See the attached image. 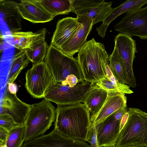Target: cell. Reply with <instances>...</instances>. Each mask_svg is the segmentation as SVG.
I'll list each match as a JSON object with an SVG mask.
<instances>
[{
    "label": "cell",
    "mask_w": 147,
    "mask_h": 147,
    "mask_svg": "<svg viewBox=\"0 0 147 147\" xmlns=\"http://www.w3.org/2000/svg\"><path fill=\"white\" fill-rule=\"evenodd\" d=\"M56 111L55 130L65 137L86 142L92 122L85 105H58Z\"/></svg>",
    "instance_id": "cell-1"
},
{
    "label": "cell",
    "mask_w": 147,
    "mask_h": 147,
    "mask_svg": "<svg viewBox=\"0 0 147 147\" xmlns=\"http://www.w3.org/2000/svg\"><path fill=\"white\" fill-rule=\"evenodd\" d=\"M109 57L103 44L94 38L87 42L77 57L85 81L93 84L107 76Z\"/></svg>",
    "instance_id": "cell-2"
},
{
    "label": "cell",
    "mask_w": 147,
    "mask_h": 147,
    "mask_svg": "<svg viewBox=\"0 0 147 147\" xmlns=\"http://www.w3.org/2000/svg\"><path fill=\"white\" fill-rule=\"evenodd\" d=\"M127 121L120 132L115 147H147V113L131 108Z\"/></svg>",
    "instance_id": "cell-3"
},
{
    "label": "cell",
    "mask_w": 147,
    "mask_h": 147,
    "mask_svg": "<svg viewBox=\"0 0 147 147\" xmlns=\"http://www.w3.org/2000/svg\"><path fill=\"white\" fill-rule=\"evenodd\" d=\"M56 108L50 101L44 99L31 105V108L25 125V142L31 140L44 134L56 119Z\"/></svg>",
    "instance_id": "cell-4"
},
{
    "label": "cell",
    "mask_w": 147,
    "mask_h": 147,
    "mask_svg": "<svg viewBox=\"0 0 147 147\" xmlns=\"http://www.w3.org/2000/svg\"><path fill=\"white\" fill-rule=\"evenodd\" d=\"M44 61L49 69L56 83L65 80L70 75L76 76L80 83L85 82L77 57H69L50 44Z\"/></svg>",
    "instance_id": "cell-5"
},
{
    "label": "cell",
    "mask_w": 147,
    "mask_h": 147,
    "mask_svg": "<svg viewBox=\"0 0 147 147\" xmlns=\"http://www.w3.org/2000/svg\"><path fill=\"white\" fill-rule=\"evenodd\" d=\"M55 83L53 74L44 61L33 64L26 73L25 87L28 92L35 98H44L50 88Z\"/></svg>",
    "instance_id": "cell-6"
},
{
    "label": "cell",
    "mask_w": 147,
    "mask_h": 147,
    "mask_svg": "<svg viewBox=\"0 0 147 147\" xmlns=\"http://www.w3.org/2000/svg\"><path fill=\"white\" fill-rule=\"evenodd\" d=\"M92 85L86 81L74 86L56 82L50 88L44 98L57 105L83 102Z\"/></svg>",
    "instance_id": "cell-7"
},
{
    "label": "cell",
    "mask_w": 147,
    "mask_h": 147,
    "mask_svg": "<svg viewBox=\"0 0 147 147\" xmlns=\"http://www.w3.org/2000/svg\"><path fill=\"white\" fill-rule=\"evenodd\" d=\"M115 30L132 37L147 39V6L127 13L115 26Z\"/></svg>",
    "instance_id": "cell-8"
},
{
    "label": "cell",
    "mask_w": 147,
    "mask_h": 147,
    "mask_svg": "<svg viewBox=\"0 0 147 147\" xmlns=\"http://www.w3.org/2000/svg\"><path fill=\"white\" fill-rule=\"evenodd\" d=\"M115 47L123 63L127 78L126 84L132 88L136 86L133 63L136 53V41L130 36L119 33L114 39Z\"/></svg>",
    "instance_id": "cell-9"
},
{
    "label": "cell",
    "mask_w": 147,
    "mask_h": 147,
    "mask_svg": "<svg viewBox=\"0 0 147 147\" xmlns=\"http://www.w3.org/2000/svg\"><path fill=\"white\" fill-rule=\"evenodd\" d=\"M104 0H71L72 12L77 16H86L92 20L93 25L103 22L112 10V2Z\"/></svg>",
    "instance_id": "cell-10"
},
{
    "label": "cell",
    "mask_w": 147,
    "mask_h": 147,
    "mask_svg": "<svg viewBox=\"0 0 147 147\" xmlns=\"http://www.w3.org/2000/svg\"><path fill=\"white\" fill-rule=\"evenodd\" d=\"M22 147H90L85 141L65 137L54 129L49 134L25 142Z\"/></svg>",
    "instance_id": "cell-11"
},
{
    "label": "cell",
    "mask_w": 147,
    "mask_h": 147,
    "mask_svg": "<svg viewBox=\"0 0 147 147\" xmlns=\"http://www.w3.org/2000/svg\"><path fill=\"white\" fill-rule=\"evenodd\" d=\"M0 107V114L8 113L16 124L20 125L25 124L31 110V105L22 102L18 97L16 94H12L7 90Z\"/></svg>",
    "instance_id": "cell-12"
},
{
    "label": "cell",
    "mask_w": 147,
    "mask_h": 147,
    "mask_svg": "<svg viewBox=\"0 0 147 147\" xmlns=\"http://www.w3.org/2000/svg\"><path fill=\"white\" fill-rule=\"evenodd\" d=\"M76 18L80 26L76 33L70 40L58 49L65 55L73 57L78 52L87 42L86 39L93 26L92 20L86 16H77Z\"/></svg>",
    "instance_id": "cell-13"
},
{
    "label": "cell",
    "mask_w": 147,
    "mask_h": 147,
    "mask_svg": "<svg viewBox=\"0 0 147 147\" xmlns=\"http://www.w3.org/2000/svg\"><path fill=\"white\" fill-rule=\"evenodd\" d=\"M120 122L115 119L113 113L95 125L98 142L100 147L115 145L120 133Z\"/></svg>",
    "instance_id": "cell-14"
},
{
    "label": "cell",
    "mask_w": 147,
    "mask_h": 147,
    "mask_svg": "<svg viewBox=\"0 0 147 147\" xmlns=\"http://www.w3.org/2000/svg\"><path fill=\"white\" fill-rule=\"evenodd\" d=\"M80 25L76 18L67 17L59 20L52 38L51 45L59 49L73 37Z\"/></svg>",
    "instance_id": "cell-15"
},
{
    "label": "cell",
    "mask_w": 147,
    "mask_h": 147,
    "mask_svg": "<svg viewBox=\"0 0 147 147\" xmlns=\"http://www.w3.org/2000/svg\"><path fill=\"white\" fill-rule=\"evenodd\" d=\"M18 7L22 18L34 23L49 22L53 18L38 0H22Z\"/></svg>",
    "instance_id": "cell-16"
},
{
    "label": "cell",
    "mask_w": 147,
    "mask_h": 147,
    "mask_svg": "<svg viewBox=\"0 0 147 147\" xmlns=\"http://www.w3.org/2000/svg\"><path fill=\"white\" fill-rule=\"evenodd\" d=\"M127 98L119 92H108L107 97L102 107L92 121L95 125L123 108H126Z\"/></svg>",
    "instance_id": "cell-17"
},
{
    "label": "cell",
    "mask_w": 147,
    "mask_h": 147,
    "mask_svg": "<svg viewBox=\"0 0 147 147\" xmlns=\"http://www.w3.org/2000/svg\"><path fill=\"white\" fill-rule=\"evenodd\" d=\"M18 3L14 1L0 0L1 17L11 32L19 31L22 29V17L18 10Z\"/></svg>",
    "instance_id": "cell-18"
},
{
    "label": "cell",
    "mask_w": 147,
    "mask_h": 147,
    "mask_svg": "<svg viewBox=\"0 0 147 147\" xmlns=\"http://www.w3.org/2000/svg\"><path fill=\"white\" fill-rule=\"evenodd\" d=\"M147 3V0H128L118 7L113 8L109 15L100 26L96 28L98 34L104 38L108 27L111 22L120 15L141 8Z\"/></svg>",
    "instance_id": "cell-19"
},
{
    "label": "cell",
    "mask_w": 147,
    "mask_h": 147,
    "mask_svg": "<svg viewBox=\"0 0 147 147\" xmlns=\"http://www.w3.org/2000/svg\"><path fill=\"white\" fill-rule=\"evenodd\" d=\"M108 94V92L99 88L95 84L86 96L83 102L90 113L91 122L102 107Z\"/></svg>",
    "instance_id": "cell-20"
},
{
    "label": "cell",
    "mask_w": 147,
    "mask_h": 147,
    "mask_svg": "<svg viewBox=\"0 0 147 147\" xmlns=\"http://www.w3.org/2000/svg\"><path fill=\"white\" fill-rule=\"evenodd\" d=\"M47 30L43 28L33 32L31 31L11 32L14 46L21 51L24 50L36 42L45 39Z\"/></svg>",
    "instance_id": "cell-21"
},
{
    "label": "cell",
    "mask_w": 147,
    "mask_h": 147,
    "mask_svg": "<svg viewBox=\"0 0 147 147\" xmlns=\"http://www.w3.org/2000/svg\"><path fill=\"white\" fill-rule=\"evenodd\" d=\"M107 76L95 83L99 88L108 92H119L129 94L133 93L127 85L119 82L113 75L109 66L106 67Z\"/></svg>",
    "instance_id": "cell-22"
},
{
    "label": "cell",
    "mask_w": 147,
    "mask_h": 147,
    "mask_svg": "<svg viewBox=\"0 0 147 147\" xmlns=\"http://www.w3.org/2000/svg\"><path fill=\"white\" fill-rule=\"evenodd\" d=\"M45 9L53 18L72 12L71 0H38Z\"/></svg>",
    "instance_id": "cell-23"
},
{
    "label": "cell",
    "mask_w": 147,
    "mask_h": 147,
    "mask_svg": "<svg viewBox=\"0 0 147 147\" xmlns=\"http://www.w3.org/2000/svg\"><path fill=\"white\" fill-rule=\"evenodd\" d=\"M30 61L24 50L16 55L12 61L8 74L7 83H14L22 70L28 66Z\"/></svg>",
    "instance_id": "cell-24"
},
{
    "label": "cell",
    "mask_w": 147,
    "mask_h": 147,
    "mask_svg": "<svg viewBox=\"0 0 147 147\" xmlns=\"http://www.w3.org/2000/svg\"><path fill=\"white\" fill-rule=\"evenodd\" d=\"M48 47L44 39L36 42L24 50L30 61L36 64L44 61Z\"/></svg>",
    "instance_id": "cell-25"
},
{
    "label": "cell",
    "mask_w": 147,
    "mask_h": 147,
    "mask_svg": "<svg viewBox=\"0 0 147 147\" xmlns=\"http://www.w3.org/2000/svg\"><path fill=\"white\" fill-rule=\"evenodd\" d=\"M109 67L115 77L120 83L126 84L127 78L124 67L115 47L109 57Z\"/></svg>",
    "instance_id": "cell-26"
},
{
    "label": "cell",
    "mask_w": 147,
    "mask_h": 147,
    "mask_svg": "<svg viewBox=\"0 0 147 147\" xmlns=\"http://www.w3.org/2000/svg\"><path fill=\"white\" fill-rule=\"evenodd\" d=\"M26 126L16 125L9 131L6 140V147H22L25 141Z\"/></svg>",
    "instance_id": "cell-27"
},
{
    "label": "cell",
    "mask_w": 147,
    "mask_h": 147,
    "mask_svg": "<svg viewBox=\"0 0 147 147\" xmlns=\"http://www.w3.org/2000/svg\"><path fill=\"white\" fill-rule=\"evenodd\" d=\"M16 125L12 117L8 113L0 114V127L9 131Z\"/></svg>",
    "instance_id": "cell-28"
},
{
    "label": "cell",
    "mask_w": 147,
    "mask_h": 147,
    "mask_svg": "<svg viewBox=\"0 0 147 147\" xmlns=\"http://www.w3.org/2000/svg\"><path fill=\"white\" fill-rule=\"evenodd\" d=\"M86 141L90 143V147H100L98 142L95 125L93 123L91 124Z\"/></svg>",
    "instance_id": "cell-29"
},
{
    "label": "cell",
    "mask_w": 147,
    "mask_h": 147,
    "mask_svg": "<svg viewBox=\"0 0 147 147\" xmlns=\"http://www.w3.org/2000/svg\"><path fill=\"white\" fill-rule=\"evenodd\" d=\"M61 83L63 85H68L70 86H74L80 83L77 77L74 75L69 76L65 80Z\"/></svg>",
    "instance_id": "cell-30"
},
{
    "label": "cell",
    "mask_w": 147,
    "mask_h": 147,
    "mask_svg": "<svg viewBox=\"0 0 147 147\" xmlns=\"http://www.w3.org/2000/svg\"><path fill=\"white\" fill-rule=\"evenodd\" d=\"M9 131L0 127V144H5Z\"/></svg>",
    "instance_id": "cell-31"
},
{
    "label": "cell",
    "mask_w": 147,
    "mask_h": 147,
    "mask_svg": "<svg viewBox=\"0 0 147 147\" xmlns=\"http://www.w3.org/2000/svg\"><path fill=\"white\" fill-rule=\"evenodd\" d=\"M128 112L126 108H123L114 113L115 119L118 121L121 120L125 114Z\"/></svg>",
    "instance_id": "cell-32"
},
{
    "label": "cell",
    "mask_w": 147,
    "mask_h": 147,
    "mask_svg": "<svg viewBox=\"0 0 147 147\" xmlns=\"http://www.w3.org/2000/svg\"><path fill=\"white\" fill-rule=\"evenodd\" d=\"M7 84H8L7 90L9 92L12 94H16L18 90L17 85L14 83H9Z\"/></svg>",
    "instance_id": "cell-33"
},
{
    "label": "cell",
    "mask_w": 147,
    "mask_h": 147,
    "mask_svg": "<svg viewBox=\"0 0 147 147\" xmlns=\"http://www.w3.org/2000/svg\"><path fill=\"white\" fill-rule=\"evenodd\" d=\"M128 116L129 114L127 112V113H126L124 115V116L122 118L121 120L120 124V132L122 130V129H123L124 126H125V123H126L127 120Z\"/></svg>",
    "instance_id": "cell-34"
},
{
    "label": "cell",
    "mask_w": 147,
    "mask_h": 147,
    "mask_svg": "<svg viewBox=\"0 0 147 147\" xmlns=\"http://www.w3.org/2000/svg\"><path fill=\"white\" fill-rule=\"evenodd\" d=\"M4 43L2 41H1L0 42V52H2L4 49Z\"/></svg>",
    "instance_id": "cell-35"
},
{
    "label": "cell",
    "mask_w": 147,
    "mask_h": 147,
    "mask_svg": "<svg viewBox=\"0 0 147 147\" xmlns=\"http://www.w3.org/2000/svg\"><path fill=\"white\" fill-rule=\"evenodd\" d=\"M103 147H115V145L114 144L108 146H105Z\"/></svg>",
    "instance_id": "cell-36"
},
{
    "label": "cell",
    "mask_w": 147,
    "mask_h": 147,
    "mask_svg": "<svg viewBox=\"0 0 147 147\" xmlns=\"http://www.w3.org/2000/svg\"><path fill=\"white\" fill-rule=\"evenodd\" d=\"M0 147H6L5 144H0Z\"/></svg>",
    "instance_id": "cell-37"
},
{
    "label": "cell",
    "mask_w": 147,
    "mask_h": 147,
    "mask_svg": "<svg viewBox=\"0 0 147 147\" xmlns=\"http://www.w3.org/2000/svg\"><path fill=\"white\" fill-rule=\"evenodd\" d=\"M126 147H138V146H129Z\"/></svg>",
    "instance_id": "cell-38"
}]
</instances>
